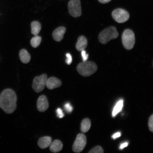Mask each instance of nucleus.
Returning a JSON list of instances; mask_svg holds the SVG:
<instances>
[{"label": "nucleus", "instance_id": "nucleus-1", "mask_svg": "<svg viewBox=\"0 0 153 153\" xmlns=\"http://www.w3.org/2000/svg\"><path fill=\"white\" fill-rule=\"evenodd\" d=\"M17 97L12 89H7L0 94V108L7 114L14 112L17 107Z\"/></svg>", "mask_w": 153, "mask_h": 153}, {"label": "nucleus", "instance_id": "nucleus-2", "mask_svg": "<svg viewBox=\"0 0 153 153\" xmlns=\"http://www.w3.org/2000/svg\"><path fill=\"white\" fill-rule=\"evenodd\" d=\"M76 70L81 75L88 76L91 75L97 71V66L94 62L87 61L79 63L76 67Z\"/></svg>", "mask_w": 153, "mask_h": 153}, {"label": "nucleus", "instance_id": "nucleus-3", "mask_svg": "<svg viewBox=\"0 0 153 153\" xmlns=\"http://www.w3.org/2000/svg\"><path fill=\"white\" fill-rule=\"evenodd\" d=\"M118 36L116 28L113 26L107 28L99 34V39L101 43L106 44L112 39H116Z\"/></svg>", "mask_w": 153, "mask_h": 153}, {"label": "nucleus", "instance_id": "nucleus-4", "mask_svg": "<svg viewBox=\"0 0 153 153\" xmlns=\"http://www.w3.org/2000/svg\"><path fill=\"white\" fill-rule=\"evenodd\" d=\"M122 38V43L125 48L128 50L133 48L135 43V37L131 30L127 29L124 30Z\"/></svg>", "mask_w": 153, "mask_h": 153}, {"label": "nucleus", "instance_id": "nucleus-5", "mask_svg": "<svg viewBox=\"0 0 153 153\" xmlns=\"http://www.w3.org/2000/svg\"><path fill=\"white\" fill-rule=\"evenodd\" d=\"M47 79V76L45 74L36 76L32 84V87L34 91L37 93L42 91L45 87Z\"/></svg>", "mask_w": 153, "mask_h": 153}, {"label": "nucleus", "instance_id": "nucleus-6", "mask_svg": "<svg viewBox=\"0 0 153 153\" xmlns=\"http://www.w3.org/2000/svg\"><path fill=\"white\" fill-rule=\"evenodd\" d=\"M69 13L74 18L79 17L82 14L81 3L80 0H71L68 5Z\"/></svg>", "mask_w": 153, "mask_h": 153}, {"label": "nucleus", "instance_id": "nucleus-7", "mask_svg": "<svg viewBox=\"0 0 153 153\" xmlns=\"http://www.w3.org/2000/svg\"><path fill=\"white\" fill-rule=\"evenodd\" d=\"M112 15L114 20L119 23H123L127 22L130 17L129 13L127 11L120 8L114 10Z\"/></svg>", "mask_w": 153, "mask_h": 153}, {"label": "nucleus", "instance_id": "nucleus-8", "mask_svg": "<svg viewBox=\"0 0 153 153\" xmlns=\"http://www.w3.org/2000/svg\"><path fill=\"white\" fill-rule=\"evenodd\" d=\"M87 143V138L83 134H79L76 137L72 146L74 152L79 153L83 150Z\"/></svg>", "mask_w": 153, "mask_h": 153}, {"label": "nucleus", "instance_id": "nucleus-9", "mask_svg": "<svg viewBox=\"0 0 153 153\" xmlns=\"http://www.w3.org/2000/svg\"><path fill=\"white\" fill-rule=\"evenodd\" d=\"M37 108L39 112H44L49 108V103L46 97L44 95L41 96L38 99Z\"/></svg>", "mask_w": 153, "mask_h": 153}, {"label": "nucleus", "instance_id": "nucleus-10", "mask_svg": "<svg viewBox=\"0 0 153 153\" xmlns=\"http://www.w3.org/2000/svg\"><path fill=\"white\" fill-rule=\"evenodd\" d=\"M62 82L56 77H51L47 79L46 86L48 89L52 90L60 87L62 85Z\"/></svg>", "mask_w": 153, "mask_h": 153}, {"label": "nucleus", "instance_id": "nucleus-11", "mask_svg": "<svg viewBox=\"0 0 153 153\" xmlns=\"http://www.w3.org/2000/svg\"><path fill=\"white\" fill-rule=\"evenodd\" d=\"M66 31V28L64 27H60L53 31V37L55 41L60 42L62 40Z\"/></svg>", "mask_w": 153, "mask_h": 153}, {"label": "nucleus", "instance_id": "nucleus-12", "mask_svg": "<svg viewBox=\"0 0 153 153\" xmlns=\"http://www.w3.org/2000/svg\"><path fill=\"white\" fill-rule=\"evenodd\" d=\"M88 41L87 38L83 36H80L76 44V48L78 51L84 50L87 47Z\"/></svg>", "mask_w": 153, "mask_h": 153}, {"label": "nucleus", "instance_id": "nucleus-13", "mask_svg": "<svg viewBox=\"0 0 153 153\" xmlns=\"http://www.w3.org/2000/svg\"><path fill=\"white\" fill-rule=\"evenodd\" d=\"M51 142L52 139L51 137H44L39 139L38 144L40 148L45 149L50 146Z\"/></svg>", "mask_w": 153, "mask_h": 153}, {"label": "nucleus", "instance_id": "nucleus-14", "mask_svg": "<svg viewBox=\"0 0 153 153\" xmlns=\"http://www.w3.org/2000/svg\"><path fill=\"white\" fill-rule=\"evenodd\" d=\"M50 146V150L53 153L60 152L63 148L62 143L58 140H55L51 142Z\"/></svg>", "mask_w": 153, "mask_h": 153}, {"label": "nucleus", "instance_id": "nucleus-15", "mask_svg": "<svg viewBox=\"0 0 153 153\" xmlns=\"http://www.w3.org/2000/svg\"><path fill=\"white\" fill-rule=\"evenodd\" d=\"M19 57L21 62L24 64H27L30 60V55L25 49L21 50L19 53Z\"/></svg>", "mask_w": 153, "mask_h": 153}, {"label": "nucleus", "instance_id": "nucleus-16", "mask_svg": "<svg viewBox=\"0 0 153 153\" xmlns=\"http://www.w3.org/2000/svg\"><path fill=\"white\" fill-rule=\"evenodd\" d=\"M124 100L120 99L116 103L114 107L112 112V117H114L117 115L122 111L123 106Z\"/></svg>", "mask_w": 153, "mask_h": 153}, {"label": "nucleus", "instance_id": "nucleus-17", "mask_svg": "<svg viewBox=\"0 0 153 153\" xmlns=\"http://www.w3.org/2000/svg\"><path fill=\"white\" fill-rule=\"evenodd\" d=\"M31 33L34 36H37L41 29V25L37 21H34L31 23Z\"/></svg>", "mask_w": 153, "mask_h": 153}, {"label": "nucleus", "instance_id": "nucleus-18", "mask_svg": "<svg viewBox=\"0 0 153 153\" xmlns=\"http://www.w3.org/2000/svg\"><path fill=\"white\" fill-rule=\"evenodd\" d=\"M91 120L88 118H85L82 120L81 123V131L83 133L87 132L91 127Z\"/></svg>", "mask_w": 153, "mask_h": 153}, {"label": "nucleus", "instance_id": "nucleus-19", "mask_svg": "<svg viewBox=\"0 0 153 153\" xmlns=\"http://www.w3.org/2000/svg\"><path fill=\"white\" fill-rule=\"evenodd\" d=\"M42 38L39 36H35L30 41V44L34 48H36L39 46L41 44Z\"/></svg>", "mask_w": 153, "mask_h": 153}, {"label": "nucleus", "instance_id": "nucleus-20", "mask_svg": "<svg viewBox=\"0 0 153 153\" xmlns=\"http://www.w3.org/2000/svg\"><path fill=\"white\" fill-rule=\"evenodd\" d=\"M104 150L100 146H97L94 147L90 151L89 153H103Z\"/></svg>", "mask_w": 153, "mask_h": 153}, {"label": "nucleus", "instance_id": "nucleus-21", "mask_svg": "<svg viewBox=\"0 0 153 153\" xmlns=\"http://www.w3.org/2000/svg\"><path fill=\"white\" fill-rule=\"evenodd\" d=\"M64 108L66 112L68 113H70L73 110V108L72 105L69 102L67 103L65 105Z\"/></svg>", "mask_w": 153, "mask_h": 153}, {"label": "nucleus", "instance_id": "nucleus-22", "mask_svg": "<svg viewBox=\"0 0 153 153\" xmlns=\"http://www.w3.org/2000/svg\"><path fill=\"white\" fill-rule=\"evenodd\" d=\"M149 129L153 132V115L151 116L149 120Z\"/></svg>", "mask_w": 153, "mask_h": 153}, {"label": "nucleus", "instance_id": "nucleus-23", "mask_svg": "<svg viewBox=\"0 0 153 153\" xmlns=\"http://www.w3.org/2000/svg\"><path fill=\"white\" fill-rule=\"evenodd\" d=\"M56 112L57 117L60 118H62L64 117V114L62 109L60 108H57Z\"/></svg>", "mask_w": 153, "mask_h": 153}, {"label": "nucleus", "instance_id": "nucleus-24", "mask_svg": "<svg viewBox=\"0 0 153 153\" xmlns=\"http://www.w3.org/2000/svg\"><path fill=\"white\" fill-rule=\"evenodd\" d=\"M81 55L83 62L87 61L88 59L89 55L86 53L85 50L81 51Z\"/></svg>", "mask_w": 153, "mask_h": 153}, {"label": "nucleus", "instance_id": "nucleus-25", "mask_svg": "<svg viewBox=\"0 0 153 153\" xmlns=\"http://www.w3.org/2000/svg\"><path fill=\"white\" fill-rule=\"evenodd\" d=\"M67 59L66 60V62L67 64L70 65L71 64L72 61V58L71 55L70 53H67L66 55Z\"/></svg>", "mask_w": 153, "mask_h": 153}, {"label": "nucleus", "instance_id": "nucleus-26", "mask_svg": "<svg viewBox=\"0 0 153 153\" xmlns=\"http://www.w3.org/2000/svg\"><path fill=\"white\" fill-rule=\"evenodd\" d=\"M121 133L120 131L115 133L112 136V138L113 139H116L121 136Z\"/></svg>", "mask_w": 153, "mask_h": 153}, {"label": "nucleus", "instance_id": "nucleus-27", "mask_svg": "<svg viewBox=\"0 0 153 153\" xmlns=\"http://www.w3.org/2000/svg\"><path fill=\"white\" fill-rule=\"evenodd\" d=\"M128 145V143L125 142L121 143L119 147V149L120 150H123L124 148H126Z\"/></svg>", "mask_w": 153, "mask_h": 153}, {"label": "nucleus", "instance_id": "nucleus-28", "mask_svg": "<svg viewBox=\"0 0 153 153\" xmlns=\"http://www.w3.org/2000/svg\"><path fill=\"white\" fill-rule=\"evenodd\" d=\"M111 0H98L99 2L101 3L105 4L109 2Z\"/></svg>", "mask_w": 153, "mask_h": 153}]
</instances>
